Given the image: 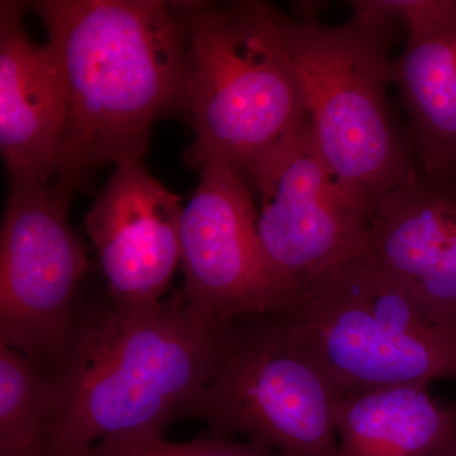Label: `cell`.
<instances>
[{
	"label": "cell",
	"instance_id": "obj_1",
	"mask_svg": "<svg viewBox=\"0 0 456 456\" xmlns=\"http://www.w3.org/2000/svg\"><path fill=\"white\" fill-rule=\"evenodd\" d=\"M66 97L56 184L74 194L106 164L142 160L159 117L180 107L187 36L173 3L32 2Z\"/></svg>",
	"mask_w": 456,
	"mask_h": 456
},
{
	"label": "cell",
	"instance_id": "obj_2",
	"mask_svg": "<svg viewBox=\"0 0 456 456\" xmlns=\"http://www.w3.org/2000/svg\"><path fill=\"white\" fill-rule=\"evenodd\" d=\"M227 329L198 320L182 292L151 307L110 303L77 317L46 371L42 456L71 454L118 435L163 434L169 422L191 415L218 367Z\"/></svg>",
	"mask_w": 456,
	"mask_h": 456
},
{
	"label": "cell",
	"instance_id": "obj_3",
	"mask_svg": "<svg viewBox=\"0 0 456 456\" xmlns=\"http://www.w3.org/2000/svg\"><path fill=\"white\" fill-rule=\"evenodd\" d=\"M277 316L338 392L456 379V314L369 250L299 285Z\"/></svg>",
	"mask_w": 456,
	"mask_h": 456
},
{
	"label": "cell",
	"instance_id": "obj_4",
	"mask_svg": "<svg viewBox=\"0 0 456 456\" xmlns=\"http://www.w3.org/2000/svg\"><path fill=\"white\" fill-rule=\"evenodd\" d=\"M187 36L180 107L193 127L191 159L246 167L308 121L298 83L263 2L173 3Z\"/></svg>",
	"mask_w": 456,
	"mask_h": 456
},
{
	"label": "cell",
	"instance_id": "obj_5",
	"mask_svg": "<svg viewBox=\"0 0 456 456\" xmlns=\"http://www.w3.org/2000/svg\"><path fill=\"white\" fill-rule=\"evenodd\" d=\"M285 60L298 83L317 151L332 173L374 204L421 176L387 103L392 31L349 20L329 26L273 9Z\"/></svg>",
	"mask_w": 456,
	"mask_h": 456
},
{
	"label": "cell",
	"instance_id": "obj_6",
	"mask_svg": "<svg viewBox=\"0 0 456 456\" xmlns=\"http://www.w3.org/2000/svg\"><path fill=\"white\" fill-rule=\"evenodd\" d=\"M336 389L277 314L240 318L191 416L281 456H340Z\"/></svg>",
	"mask_w": 456,
	"mask_h": 456
},
{
	"label": "cell",
	"instance_id": "obj_7",
	"mask_svg": "<svg viewBox=\"0 0 456 456\" xmlns=\"http://www.w3.org/2000/svg\"><path fill=\"white\" fill-rule=\"evenodd\" d=\"M73 196L57 184H12L3 215L0 344L46 371L73 332L77 294L89 265L68 221Z\"/></svg>",
	"mask_w": 456,
	"mask_h": 456
},
{
	"label": "cell",
	"instance_id": "obj_8",
	"mask_svg": "<svg viewBox=\"0 0 456 456\" xmlns=\"http://www.w3.org/2000/svg\"><path fill=\"white\" fill-rule=\"evenodd\" d=\"M244 176L260 198L264 253L294 292L370 248L373 208L327 167L310 121L255 159Z\"/></svg>",
	"mask_w": 456,
	"mask_h": 456
},
{
	"label": "cell",
	"instance_id": "obj_9",
	"mask_svg": "<svg viewBox=\"0 0 456 456\" xmlns=\"http://www.w3.org/2000/svg\"><path fill=\"white\" fill-rule=\"evenodd\" d=\"M200 169L180 226L182 294L189 310L221 330L240 318L283 314L296 292L264 253L248 180L220 161Z\"/></svg>",
	"mask_w": 456,
	"mask_h": 456
},
{
	"label": "cell",
	"instance_id": "obj_10",
	"mask_svg": "<svg viewBox=\"0 0 456 456\" xmlns=\"http://www.w3.org/2000/svg\"><path fill=\"white\" fill-rule=\"evenodd\" d=\"M183 211L182 198L158 182L142 160L114 165L84 218L110 303L145 308L161 302L180 263Z\"/></svg>",
	"mask_w": 456,
	"mask_h": 456
},
{
	"label": "cell",
	"instance_id": "obj_11",
	"mask_svg": "<svg viewBox=\"0 0 456 456\" xmlns=\"http://www.w3.org/2000/svg\"><path fill=\"white\" fill-rule=\"evenodd\" d=\"M25 5H0V151L12 184H49L64 134L65 89L49 45L26 32Z\"/></svg>",
	"mask_w": 456,
	"mask_h": 456
},
{
	"label": "cell",
	"instance_id": "obj_12",
	"mask_svg": "<svg viewBox=\"0 0 456 456\" xmlns=\"http://www.w3.org/2000/svg\"><path fill=\"white\" fill-rule=\"evenodd\" d=\"M369 251L426 299L456 314V187L421 175L380 198Z\"/></svg>",
	"mask_w": 456,
	"mask_h": 456
},
{
	"label": "cell",
	"instance_id": "obj_13",
	"mask_svg": "<svg viewBox=\"0 0 456 456\" xmlns=\"http://www.w3.org/2000/svg\"><path fill=\"white\" fill-rule=\"evenodd\" d=\"M393 84L406 106L419 173L456 187V17L408 35L393 59Z\"/></svg>",
	"mask_w": 456,
	"mask_h": 456
},
{
	"label": "cell",
	"instance_id": "obj_14",
	"mask_svg": "<svg viewBox=\"0 0 456 456\" xmlns=\"http://www.w3.org/2000/svg\"><path fill=\"white\" fill-rule=\"evenodd\" d=\"M428 384L336 391L340 456H434L456 421V402L441 404Z\"/></svg>",
	"mask_w": 456,
	"mask_h": 456
},
{
	"label": "cell",
	"instance_id": "obj_15",
	"mask_svg": "<svg viewBox=\"0 0 456 456\" xmlns=\"http://www.w3.org/2000/svg\"><path fill=\"white\" fill-rule=\"evenodd\" d=\"M49 419L46 370L0 344V454L42 456Z\"/></svg>",
	"mask_w": 456,
	"mask_h": 456
},
{
	"label": "cell",
	"instance_id": "obj_16",
	"mask_svg": "<svg viewBox=\"0 0 456 456\" xmlns=\"http://www.w3.org/2000/svg\"><path fill=\"white\" fill-rule=\"evenodd\" d=\"M60 456H281L253 443L226 437L170 443L163 434H128L107 437L89 448Z\"/></svg>",
	"mask_w": 456,
	"mask_h": 456
},
{
	"label": "cell",
	"instance_id": "obj_17",
	"mask_svg": "<svg viewBox=\"0 0 456 456\" xmlns=\"http://www.w3.org/2000/svg\"><path fill=\"white\" fill-rule=\"evenodd\" d=\"M351 9L360 25L389 31L399 25L413 35L456 17V0H355Z\"/></svg>",
	"mask_w": 456,
	"mask_h": 456
},
{
	"label": "cell",
	"instance_id": "obj_18",
	"mask_svg": "<svg viewBox=\"0 0 456 456\" xmlns=\"http://www.w3.org/2000/svg\"><path fill=\"white\" fill-rule=\"evenodd\" d=\"M434 456H456V421L454 428L450 432L448 440L444 443V445L437 450Z\"/></svg>",
	"mask_w": 456,
	"mask_h": 456
},
{
	"label": "cell",
	"instance_id": "obj_19",
	"mask_svg": "<svg viewBox=\"0 0 456 456\" xmlns=\"http://www.w3.org/2000/svg\"><path fill=\"white\" fill-rule=\"evenodd\" d=\"M0 456H40V455H36V454H26V455L0 454Z\"/></svg>",
	"mask_w": 456,
	"mask_h": 456
}]
</instances>
